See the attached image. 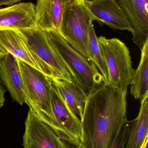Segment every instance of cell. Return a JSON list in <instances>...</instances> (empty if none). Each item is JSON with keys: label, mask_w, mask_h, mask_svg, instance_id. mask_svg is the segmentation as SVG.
<instances>
[{"label": "cell", "mask_w": 148, "mask_h": 148, "mask_svg": "<svg viewBox=\"0 0 148 148\" xmlns=\"http://www.w3.org/2000/svg\"><path fill=\"white\" fill-rule=\"evenodd\" d=\"M127 89L106 83L87 97L82 117L81 148H111L127 121Z\"/></svg>", "instance_id": "cell-1"}, {"label": "cell", "mask_w": 148, "mask_h": 148, "mask_svg": "<svg viewBox=\"0 0 148 148\" xmlns=\"http://www.w3.org/2000/svg\"><path fill=\"white\" fill-rule=\"evenodd\" d=\"M18 60V59H17ZM23 82L26 103L33 114L61 137L51 104V78L18 60Z\"/></svg>", "instance_id": "cell-2"}, {"label": "cell", "mask_w": 148, "mask_h": 148, "mask_svg": "<svg viewBox=\"0 0 148 148\" xmlns=\"http://www.w3.org/2000/svg\"><path fill=\"white\" fill-rule=\"evenodd\" d=\"M47 33L50 44L67 67L74 82L87 96L106 83L104 77L91 60L70 47L57 32Z\"/></svg>", "instance_id": "cell-3"}, {"label": "cell", "mask_w": 148, "mask_h": 148, "mask_svg": "<svg viewBox=\"0 0 148 148\" xmlns=\"http://www.w3.org/2000/svg\"><path fill=\"white\" fill-rule=\"evenodd\" d=\"M96 18L81 0L69 5L63 14L58 34L76 51L87 60L89 27Z\"/></svg>", "instance_id": "cell-4"}, {"label": "cell", "mask_w": 148, "mask_h": 148, "mask_svg": "<svg viewBox=\"0 0 148 148\" xmlns=\"http://www.w3.org/2000/svg\"><path fill=\"white\" fill-rule=\"evenodd\" d=\"M98 41L107 69V84L116 88H128L134 72L128 48L116 38L101 36Z\"/></svg>", "instance_id": "cell-5"}, {"label": "cell", "mask_w": 148, "mask_h": 148, "mask_svg": "<svg viewBox=\"0 0 148 148\" xmlns=\"http://www.w3.org/2000/svg\"><path fill=\"white\" fill-rule=\"evenodd\" d=\"M19 30L39 60L43 74L52 79L74 82L67 67L50 44L46 31L37 27Z\"/></svg>", "instance_id": "cell-6"}, {"label": "cell", "mask_w": 148, "mask_h": 148, "mask_svg": "<svg viewBox=\"0 0 148 148\" xmlns=\"http://www.w3.org/2000/svg\"><path fill=\"white\" fill-rule=\"evenodd\" d=\"M51 80V108L61 139L76 148H81V120L69 108L58 86Z\"/></svg>", "instance_id": "cell-7"}, {"label": "cell", "mask_w": 148, "mask_h": 148, "mask_svg": "<svg viewBox=\"0 0 148 148\" xmlns=\"http://www.w3.org/2000/svg\"><path fill=\"white\" fill-rule=\"evenodd\" d=\"M23 145L24 148H76L60 139L30 110L25 121Z\"/></svg>", "instance_id": "cell-8"}, {"label": "cell", "mask_w": 148, "mask_h": 148, "mask_svg": "<svg viewBox=\"0 0 148 148\" xmlns=\"http://www.w3.org/2000/svg\"><path fill=\"white\" fill-rule=\"evenodd\" d=\"M87 7L100 24L114 29L134 30L123 9L116 0H84Z\"/></svg>", "instance_id": "cell-9"}, {"label": "cell", "mask_w": 148, "mask_h": 148, "mask_svg": "<svg viewBox=\"0 0 148 148\" xmlns=\"http://www.w3.org/2000/svg\"><path fill=\"white\" fill-rule=\"evenodd\" d=\"M134 32L133 40L141 50L148 41V0H116Z\"/></svg>", "instance_id": "cell-10"}, {"label": "cell", "mask_w": 148, "mask_h": 148, "mask_svg": "<svg viewBox=\"0 0 148 148\" xmlns=\"http://www.w3.org/2000/svg\"><path fill=\"white\" fill-rule=\"evenodd\" d=\"M81 0H37L35 5L37 27L47 32L59 33L67 7Z\"/></svg>", "instance_id": "cell-11"}, {"label": "cell", "mask_w": 148, "mask_h": 148, "mask_svg": "<svg viewBox=\"0 0 148 148\" xmlns=\"http://www.w3.org/2000/svg\"><path fill=\"white\" fill-rule=\"evenodd\" d=\"M36 27L35 5L32 3H20L0 9V29L22 30Z\"/></svg>", "instance_id": "cell-12"}, {"label": "cell", "mask_w": 148, "mask_h": 148, "mask_svg": "<svg viewBox=\"0 0 148 148\" xmlns=\"http://www.w3.org/2000/svg\"><path fill=\"white\" fill-rule=\"evenodd\" d=\"M0 80L7 87L13 101L21 105L26 103L18 60L10 53L0 59Z\"/></svg>", "instance_id": "cell-13"}, {"label": "cell", "mask_w": 148, "mask_h": 148, "mask_svg": "<svg viewBox=\"0 0 148 148\" xmlns=\"http://www.w3.org/2000/svg\"><path fill=\"white\" fill-rule=\"evenodd\" d=\"M0 45L7 53L43 73L39 60L28 47L19 30L0 29Z\"/></svg>", "instance_id": "cell-14"}, {"label": "cell", "mask_w": 148, "mask_h": 148, "mask_svg": "<svg viewBox=\"0 0 148 148\" xmlns=\"http://www.w3.org/2000/svg\"><path fill=\"white\" fill-rule=\"evenodd\" d=\"M51 79L58 86L69 108L81 120L84 112L87 96L73 81Z\"/></svg>", "instance_id": "cell-15"}, {"label": "cell", "mask_w": 148, "mask_h": 148, "mask_svg": "<svg viewBox=\"0 0 148 148\" xmlns=\"http://www.w3.org/2000/svg\"><path fill=\"white\" fill-rule=\"evenodd\" d=\"M137 117L131 121V127L125 148H140L148 136V95L141 100Z\"/></svg>", "instance_id": "cell-16"}, {"label": "cell", "mask_w": 148, "mask_h": 148, "mask_svg": "<svg viewBox=\"0 0 148 148\" xmlns=\"http://www.w3.org/2000/svg\"><path fill=\"white\" fill-rule=\"evenodd\" d=\"M130 85L132 95L137 100H142L148 95V41L141 50L140 61L134 70Z\"/></svg>", "instance_id": "cell-17"}, {"label": "cell", "mask_w": 148, "mask_h": 148, "mask_svg": "<svg viewBox=\"0 0 148 148\" xmlns=\"http://www.w3.org/2000/svg\"><path fill=\"white\" fill-rule=\"evenodd\" d=\"M87 49L89 60L100 70L107 83L108 80L107 69L98 42V37L96 34L93 23H91L89 27Z\"/></svg>", "instance_id": "cell-18"}, {"label": "cell", "mask_w": 148, "mask_h": 148, "mask_svg": "<svg viewBox=\"0 0 148 148\" xmlns=\"http://www.w3.org/2000/svg\"><path fill=\"white\" fill-rule=\"evenodd\" d=\"M131 121H126L120 130L114 143L111 148H125L131 127Z\"/></svg>", "instance_id": "cell-19"}, {"label": "cell", "mask_w": 148, "mask_h": 148, "mask_svg": "<svg viewBox=\"0 0 148 148\" xmlns=\"http://www.w3.org/2000/svg\"><path fill=\"white\" fill-rule=\"evenodd\" d=\"M5 89L3 88L0 80V109L3 106L5 102Z\"/></svg>", "instance_id": "cell-20"}, {"label": "cell", "mask_w": 148, "mask_h": 148, "mask_svg": "<svg viewBox=\"0 0 148 148\" xmlns=\"http://www.w3.org/2000/svg\"><path fill=\"white\" fill-rule=\"evenodd\" d=\"M22 1L23 0H0V6L3 5L10 6Z\"/></svg>", "instance_id": "cell-21"}, {"label": "cell", "mask_w": 148, "mask_h": 148, "mask_svg": "<svg viewBox=\"0 0 148 148\" xmlns=\"http://www.w3.org/2000/svg\"><path fill=\"white\" fill-rule=\"evenodd\" d=\"M7 53V51L3 49L2 47L0 45V59L3 58Z\"/></svg>", "instance_id": "cell-22"}, {"label": "cell", "mask_w": 148, "mask_h": 148, "mask_svg": "<svg viewBox=\"0 0 148 148\" xmlns=\"http://www.w3.org/2000/svg\"><path fill=\"white\" fill-rule=\"evenodd\" d=\"M148 136L146 138L143 143L141 147L140 148H146L148 146Z\"/></svg>", "instance_id": "cell-23"}, {"label": "cell", "mask_w": 148, "mask_h": 148, "mask_svg": "<svg viewBox=\"0 0 148 148\" xmlns=\"http://www.w3.org/2000/svg\"><path fill=\"white\" fill-rule=\"evenodd\" d=\"M146 148H148V146L147 147H146Z\"/></svg>", "instance_id": "cell-24"}]
</instances>
